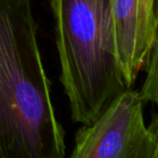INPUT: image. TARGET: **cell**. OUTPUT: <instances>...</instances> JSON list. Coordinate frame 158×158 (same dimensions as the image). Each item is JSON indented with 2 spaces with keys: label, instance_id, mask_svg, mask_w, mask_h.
Returning <instances> with one entry per match:
<instances>
[{
  "label": "cell",
  "instance_id": "6da1fadb",
  "mask_svg": "<svg viewBox=\"0 0 158 158\" xmlns=\"http://www.w3.org/2000/svg\"><path fill=\"white\" fill-rule=\"evenodd\" d=\"M51 89L33 0H0V158L65 157Z\"/></svg>",
  "mask_w": 158,
  "mask_h": 158
},
{
  "label": "cell",
  "instance_id": "7a4b0ae2",
  "mask_svg": "<svg viewBox=\"0 0 158 158\" xmlns=\"http://www.w3.org/2000/svg\"><path fill=\"white\" fill-rule=\"evenodd\" d=\"M60 81L70 118L91 123L126 89L115 47L113 0H50Z\"/></svg>",
  "mask_w": 158,
  "mask_h": 158
},
{
  "label": "cell",
  "instance_id": "3957f363",
  "mask_svg": "<svg viewBox=\"0 0 158 158\" xmlns=\"http://www.w3.org/2000/svg\"><path fill=\"white\" fill-rule=\"evenodd\" d=\"M145 99L126 88L75 135L72 158H158V129L154 117L145 123Z\"/></svg>",
  "mask_w": 158,
  "mask_h": 158
},
{
  "label": "cell",
  "instance_id": "277c9868",
  "mask_svg": "<svg viewBox=\"0 0 158 158\" xmlns=\"http://www.w3.org/2000/svg\"><path fill=\"white\" fill-rule=\"evenodd\" d=\"M138 0H113L116 55L126 88H133L141 67L136 59Z\"/></svg>",
  "mask_w": 158,
  "mask_h": 158
},
{
  "label": "cell",
  "instance_id": "5b68a950",
  "mask_svg": "<svg viewBox=\"0 0 158 158\" xmlns=\"http://www.w3.org/2000/svg\"><path fill=\"white\" fill-rule=\"evenodd\" d=\"M136 59L141 69L146 64L151 51L157 44V9L156 0H138Z\"/></svg>",
  "mask_w": 158,
  "mask_h": 158
},
{
  "label": "cell",
  "instance_id": "8992f818",
  "mask_svg": "<svg viewBox=\"0 0 158 158\" xmlns=\"http://www.w3.org/2000/svg\"><path fill=\"white\" fill-rule=\"evenodd\" d=\"M144 68L147 69V76L140 92L146 102L152 101L156 103L157 102V44L152 49Z\"/></svg>",
  "mask_w": 158,
  "mask_h": 158
}]
</instances>
